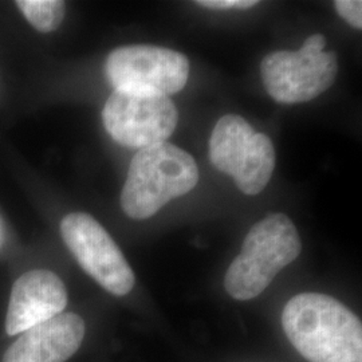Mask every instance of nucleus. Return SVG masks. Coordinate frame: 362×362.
Wrapping results in <instances>:
<instances>
[{
  "label": "nucleus",
  "mask_w": 362,
  "mask_h": 362,
  "mask_svg": "<svg viewBox=\"0 0 362 362\" xmlns=\"http://www.w3.org/2000/svg\"><path fill=\"white\" fill-rule=\"evenodd\" d=\"M291 345L310 362H362V325L336 298L303 293L282 313Z\"/></svg>",
  "instance_id": "f257e3e1"
},
{
  "label": "nucleus",
  "mask_w": 362,
  "mask_h": 362,
  "mask_svg": "<svg viewBox=\"0 0 362 362\" xmlns=\"http://www.w3.org/2000/svg\"><path fill=\"white\" fill-rule=\"evenodd\" d=\"M199 181L194 157L163 143L140 149L130 161L121 207L132 219H148L172 199L188 194Z\"/></svg>",
  "instance_id": "f03ea898"
},
{
  "label": "nucleus",
  "mask_w": 362,
  "mask_h": 362,
  "mask_svg": "<svg viewBox=\"0 0 362 362\" xmlns=\"http://www.w3.org/2000/svg\"><path fill=\"white\" fill-rule=\"evenodd\" d=\"M300 251V238L291 219L285 214L266 216L248 231L239 255L228 267L226 291L238 300L258 297Z\"/></svg>",
  "instance_id": "7ed1b4c3"
},
{
  "label": "nucleus",
  "mask_w": 362,
  "mask_h": 362,
  "mask_svg": "<svg viewBox=\"0 0 362 362\" xmlns=\"http://www.w3.org/2000/svg\"><path fill=\"white\" fill-rule=\"evenodd\" d=\"M209 160L215 168L233 176L246 194H258L272 179L275 149L272 140L257 133L243 117H221L209 140Z\"/></svg>",
  "instance_id": "20e7f679"
},
{
  "label": "nucleus",
  "mask_w": 362,
  "mask_h": 362,
  "mask_svg": "<svg viewBox=\"0 0 362 362\" xmlns=\"http://www.w3.org/2000/svg\"><path fill=\"white\" fill-rule=\"evenodd\" d=\"M103 119L115 141L143 149L168 140L177 127L179 112L163 94L115 90L105 104Z\"/></svg>",
  "instance_id": "39448f33"
},
{
  "label": "nucleus",
  "mask_w": 362,
  "mask_h": 362,
  "mask_svg": "<svg viewBox=\"0 0 362 362\" xmlns=\"http://www.w3.org/2000/svg\"><path fill=\"white\" fill-rule=\"evenodd\" d=\"M105 71L115 90L151 91L169 97L187 85L189 61L170 49L136 45L110 52Z\"/></svg>",
  "instance_id": "423d86ee"
},
{
  "label": "nucleus",
  "mask_w": 362,
  "mask_h": 362,
  "mask_svg": "<svg viewBox=\"0 0 362 362\" xmlns=\"http://www.w3.org/2000/svg\"><path fill=\"white\" fill-rule=\"evenodd\" d=\"M61 233L79 266L110 294L122 297L134 286V272L116 242L90 215L73 212L61 223Z\"/></svg>",
  "instance_id": "0eeeda50"
},
{
  "label": "nucleus",
  "mask_w": 362,
  "mask_h": 362,
  "mask_svg": "<svg viewBox=\"0 0 362 362\" xmlns=\"http://www.w3.org/2000/svg\"><path fill=\"white\" fill-rule=\"evenodd\" d=\"M337 71V55L332 52H274L260 65L270 97L287 105L308 103L321 95L334 83Z\"/></svg>",
  "instance_id": "6e6552de"
},
{
  "label": "nucleus",
  "mask_w": 362,
  "mask_h": 362,
  "mask_svg": "<svg viewBox=\"0 0 362 362\" xmlns=\"http://www.w3.org/2000/svg\"><path fill=\"white\" fill-rule=\"evenodd\" d=\"M67 291L62 279L49 270H33L16 279L6 317V332L18 336L62 314Z\"/></svg>",
  "instance_id": "1a4fd4ad"
},
{
  "label": "nucleus",
  "mask_w": 362,
  "mask_h": 362,
  "mask_svg": "<svg viewBox=\"0 0 362 362\" xmlns=\"http://www.w3.org/2000/svg\"><path fill=\"white\" fill-rule=\"evenodd\" d=\"M86 333L83 320L62 313L23 332L3 356V362H66L81 348Z\"/></svg>",
  "instance_id": "9d476101"
},
{
  "label": "nucleus",
  "mask_w": 362,
  "mask_h": 362,
  "mask_svg": "<svg viewBox=\"0 0 362 362\" xmlns=\"http://www.w3.org/2000/svg\"><path fill=\"white\" fill-rule=\"evenodd\" d=\"M19 10L40 33H52L65 18L66 4L61 0H19Z\"/></svg>",
  "instance_id": "9b49d317"
},
{
  "label": "nucleus",
  "mask_w": 362,
  "mask_h": 362,
  "mask_svg": "<svg viewBox=\"0 0 362 362\" xmlns=\"http://www.w3.org/2000/svg\"><path fill=\"white\" fill-rule=\"evenodd\" d=\"M337 13L342 16L350 26L362 28V1L360 0H337Z\"/></svg>",
  "instance_id": "f8f14e48"
},
{
  "label": "nucleus",
  "mask_w": 362,
  "mask_h": 362,
  "mask_svg": "<svg viewBox=\"0 0 362 362\" xmlns=\"http://www.w3.org/2000/svg\"><path fill=\"white\" fill-rule=\"evenodd\" d=\"M199 6L214 10H247L258 4L257 0H199Z\"/></svg>",
  "instance_id": "ddd939ff"
},
{
  "label": "nucleus",
  "mask_w": 362,
  "mask_h": 362,
  "mask_svg": "<svg viewBox=\"0 0 362 362\" xmlns=\"http://www.w3.org/2000/svg\"><path fill=\"white\" fill-rule=\"evenodd\" d=\"M325 46H326V39L324 35L315 34L306 39L303 46L299 50L306 54H320L325 52Z\"/></svg>",
  "instance_id": "4468645a"
},
{
  "label": "nucleus",
  "mask_w": 362,
  "mask_h": 362,
  "mask_svg": "<svg viewBox=\"0 0 362 362\" xmlns=\"http://www.w3.org/2000/svg\"><path fill=\"white\" fill-rule=\"evenodd\" d=\"M3 239H4V231H3V224H1V219H0V247L3 245Z\"/></svg>",
  "instance_id": "2eb2a0df"
}]
</instances>
